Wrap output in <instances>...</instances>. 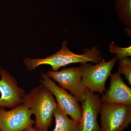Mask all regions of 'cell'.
<instances>
[{"label":"cell","instance_id":"1","mask_svg":"<svg viewBox=\"0 0 131 131\" xmlns=\"http://www.w3.org/2000/svg\"><path fill=\"white\" fill-rule=\"evenodd\" d=\"M68 42L63 41L62 47L59 51L45 58H24V62L27 66V69L28 70L32 71L40 65L48 64L51 66L52 71H57L61 67H65L70 64L92 62L96 64L103 59L101 50L96 46H94L91 49H84L83 54L78 55L71 51L68 48Z\"/></svg>","mask_w":131,"mask_h":131},{"label":"cell","instance_id":"2","mask_svg":"<svg viewBox=\"0 0 131 131\" xmlns=\"http://www.w3.org/2000/svg\"><path fill=\"white\" fill-rule=\"evenodd\" d=\"M23 103L35 116L34 128L39 131H49L58 106L51 92L41 83L25 94Z\"/></svg>","mask_w":131,"mask_h":131},{"label":"cell","instance_id":"3","mask_svg":"<svg viewBox=\"0 0 131 131\" xmlns=\"http://www.w3.org/2000/svg\"><path fill=\"white\" fill-rule=\"evenodd\" d=\"M118 59L115 56L110 61L106 62L103 59L95 65L88 63H81L83 71L81 82L83 86L92 93L104 94L106 82L112 74V71Z\"/></svg>","mask_w":131,"mask_h":131},{"label":"cell","instance_id":"4","mask_svg":"<svg viewBox=\"0 0 131 131\" xmlns=\"http://www.w3.org/2000/svg\"><path fill=\"white\" fill-rule=\"evenodd\" d=\"M101 131H124L131 123V106L102 103Z\"/></svg>","mask_w":131,"mask_h":131},{"label":"cell","instance_id":"5","mask_svg":"<svg viewBox=\"0 0 131 131\" xmlns=\"http://www.w3.org/2000/svg\"><path fill=\"white\" fill-rule=\"evenodd\" d=\"M41 83L51 92L56 98L58 106L72 119L81 122L82 108L76 98L66 90L60 88L44 72H41Z\"/></svg>","mask_w":131,"mask_h":131},{"label":"cell","instance_id":"6","mask_svg":"<svg viewBox=\"0 0 131 131\" xmlns=\"http://www.w3.org/2000/svg\"><path fill=\"white\" fill-rule=\"evenodd\" d=\"M46 74L57 82L60 88L70 91L78 102L84 100L85 88L82 83L83 71L81 66L62 69L60 71L49 70Z\"/></svg>","mask_w":131,"mask_h":131},{"label":"cell","instance_id":"7","mask_svg":"<svg viewBox=\"0 0 131 131\" xmlns=\"http://www.w3.org/2000/svg\"><path fill=\"white\" fill-rule=\"evenodd\" d=\"M32 114L24 103L8 111L0 107V130L22 131L32 127L35 122L31 118Z\"/></svg>","mask_w":131,"mask_h":131},{"label":"cell","instance_id":"8","mask_svg":"<svg viewBox=\"0 0 131 131\" xmlns=\"http://www.w3.org/2000/svg\"><path fill=\"white\" fill-rule=\"evenodd\" d=\"M0 107L14 108L23 103L25 90L18 86V82L7 71H0Z\"/></svg>","mask_w":131,"mask_h":131},{"label":"cell","instance_id":"9","mask_svg":"<svg viewBox=\"0 0 131 131\" xmlns=\"http://www.w3.org/2000/svg\"><path fill=\"white\" fill-rule=\"evenodd\" d=\"M85 99L82 102L81 131H101L97 121L102 103L99 94H95L85 88Z\"/></svg>","mask_w":131,"mask_h":131},{"label":"cell","instance_id":"10","mask_svg":"<svg viewBox=\"0 0 131 131\" xmlns=\"http://www.w3.org/2000/svg\"><path fill=\"white\" fill-rule=\"evenodd\" d=\"M105 92L100 98L102 103L131 106V89L118 72L111 75L110 87Z\"/></svg>","mask_w":131,"mask_h":131},{"label":"cell","instance_id":"11","mask_svg":"<svg viewBox=\"0 0 131 131\" xmlns=\"http://www.w3.org/2000/svg\"><path fill=\"white\" fill-rule=\"evenodd\" d=\"M56 125L52 131H81L80 122L70 119L58 106L54 112Z\"/></svg>","mask_w":131,"mask_h":131},{"label":"cell","instance_id":"12","mask_svg":"<svg viewBox=\"0 0 131 131\" xmlns=\"http://www.w3.org/2000/svg\"><path fill=\"white\" fill-rule=\"evenodd\" d=\"M115 5L121 22L131 29V0H115Z\"/></svg>","mask_w":131,"mask_h":131},{"label":"cell","instance_id":"13","mask_svg":"<svg viewBox=\"0 0 131 131\" xmlns=\"http://www.w3.org/2000/svg\"><path fill=\"white\" fill-rule=\"evenodd\" d=\"M118 59V72L124 75L128 83L131 85V58L127 57Z\"/></svg>","mask_w":131,"mask_h":131},{"label":"cell","instance_id":"14","mask_svg":"<svg viewBox=\"0 0 131 131\" xmlns=\"http://www.w3.org/2000/svg\"><path fill=\"white\" fill-rule=\"evenodd\" d=\"M110 52L116 54L118 59L131 56V46L127 47H121L112 43L109 44Z\"/></svg>","mask_w":131,"mask_h":131},{"label":"cell","instance_id":"15","mask_svg":"<svg viewBox=\"0 0 131 131\" xmlns=\"http://www.w3.org/2000/svg\"><path fill=\"white\" fill-rule=\"evenodd\" d=\"M22 131H39L37 129H35L34 127H28L27 129H25L24 130Z\"/></svg>","mask_w":131,"mask_h":131},{"label":"cell","instance_id":"16","mask_svg":"<svg viewBox=\"0 0 131 131\" xmlns=\"http://www.w3.org/2000/svg\"><path fill=\"white\" fill-rule=\"evenodd\" d=\"M2 69V67H1V66H0V71Z\"/></svg>","mask_w":131,"mask_h":131},{"label":"cell","instance_id":"17","mask_svg":"<svg viewBox=\"0 0 131 131\" xmlns=\"http://www.w3.org/2000/svg\"><path fill=\"white\" fill-rule=\"evenodd\" d=\"M0 131H1V130H0Z\"/></svg>","mask_w":131,"mask_h":131}]
</instances>
